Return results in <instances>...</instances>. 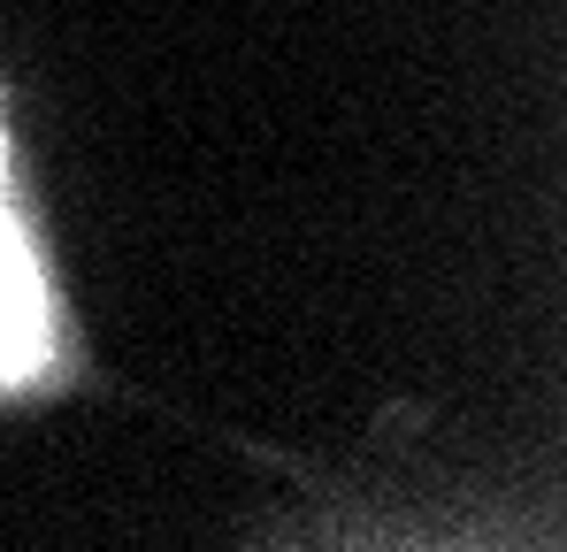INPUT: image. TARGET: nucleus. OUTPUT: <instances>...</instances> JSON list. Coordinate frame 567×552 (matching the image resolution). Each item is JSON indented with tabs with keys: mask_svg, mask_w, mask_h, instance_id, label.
<instances>
[{
	"mask_svg": "<svg viewBox=\"0 0 567 552\" xmlns=\"http://www.w3.org/2000/svg\"><path fill=\"white\" fill-rule=\"evenodd\" d=\"M47 361V292H39V262L8 192V146H0V391L23 384Z\"/></svg>",
	"mask_w": 567,
	"mask_h": 552,
	"instance_id": "obj_1",
	"label": "nucleus"
}]
</instances>
